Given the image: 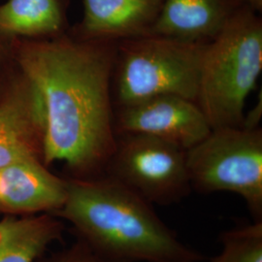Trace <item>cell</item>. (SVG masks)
Instances as JSON below:
<instances>
[{"mask_svg":"<svg viewBox=\"0 0 262 262\" xmlns=\"http://www.w3.org/2000/svg\"><path fill=\"white\" fill-rule=\"evenodd\" d=\"M63 231L61 220L51 214L6 215L0 221V262H35Z\"/></svg>","mask_w":262,"mask_h":262,"instance_id":"obj_12","label":"cell"},{"mask_svg":"<svg viewBox=\"0 0 262 262\" xmlns=\"http://www.w3.org/2000/svg\"><path fill=\"white\" fill-rule=\"evenodd\" d=\"M14 67L12 40L0 34V83Z\"/></svg>","mask_w":262,"mask_h":262,"instance_id":"obj_16","label":"cell"},{"mask_svg":"<svg viewBox=\"0 0 262 262\" xmlns=\"http://www.w3.org/2000/svg\"><path fill=\"white\" fill-rule=\"evenodd\" d=\"M163 1L83 0V19L70 30L79 37L113 42L149 35Z\"/></svg>","mask_w":262,"mask_h":262,"instance_id":"obj_10","label":"cell"},{"mask_svg":"<svg viewBox=\"0 0 262 262\" xmlns=\"http://www.w3.org/2000/svg\"><path fill=\"white\" fill-rule=\"evenodd\" d=\"M104 175L151 205L178 203L192 190L187 150L146 134H118Z\"/></svg>","mask_w":262,"mask_h":262,"instance_id":"obj_6","label":"cell"},{"mask_svg":"<svg viewBox=\"0 0 262 262\" xmlns=\"http://www.w3.org/2000/svg\"><path fill=\"white\" fill-rule=\"evenodd\" d=\"M68 0H7L0 5V34L14 39H49L66 32Z\"/></svg>","mask_w":262,"mask_h":262,"instance_id":"obj_13","label":"cell"},{"mask_svg":"<svg viewBox=\"0 0 262 262\" xmlns=\"http://www.w3.org/2000/svg\"><path fill=\"white\" fill-rule=\"evenodd\" d=\"M191 188L242 197L253 221H262V129L220 127L187 150Z\"/></svg>","mask_w":262,"mask_h":262,"instance_id":"obj_5","label":"cell"},{"mask_svg":"<svg viewBox=\"0 0 262 262\" xmlns=\"http://www.w3.org/2000/svg\"><path fill=\"white\" fill-rule=\"evenodd\" d=\"M67 196L56 214L80 241L110 262H202L154 205L107 176L66 178Z\"/></svg>","mask_w":262,"mask_h":262,"instance_id":"obj_2","label":"cell"},{"mask_svg":"<svg viewBox=\"0 0 262 262\" xmlns=\"http://www.w3.org/2000/svg\"><path fill=\"white\" fill-rule=\"evenodd\" d=\"M45 262H110L88 247L84 242L78 240L77 243L72 245L60 253H56Z\"/></svg>","mask_w":262,"mask_h":262,"instance_id":"obj_15","label":"cell"},{"mask_svg":"<svg viewBox=\"0 0 262 262\" xmlns=\"http://www.w3.org/2000/svg\"><path fill=\"white\" fill-rule=\"evenodd\" d=\"M44 135L41 94L14 63L0 83V168L20 160H43Z\"/></svg>","mask_w":262,"mask_h":262,"instance_id":"obj_7","label":"cell"},{"mask_svg":"<svg viewBox=\"0 0 262 262\" xmlns=\"http://www.w3.org/2000/svg\"><path fill=\"white\" fill-rule=\"evenodd\" d=\"M262 116V97L261 92L259 93V98L257 103L254 105L253 109L244 115L243 123L242 126L244 128L248 129H255L259 127V122Z\"/></svg>","mask_w":262,"mask_h":262,"instance_id":"obj_17","label":"cell"},{"mask_svg":"<svg viewBox=\"0 0 262 262\" xmlns=\"http://www.w3.org/2000/svg\"><path fill=\"white\" fill-rule=\"evenodd\" d=\"M207 44L159 35L117 42L112 77L115 107L163 94L195 102Z\"/></svg>","mask_w":262,"mask_h":262,"instance_id":"obj_4","label":"cell"},{"mask_svg":"<svg viewBox=\"0 0 262 262\" xmlns=\"http://www.w3.org/2000/svg\"><path fill=\"white\" fill-rule=\"evenodd\" d=\"M67 196V181L42 159L20 160L0 168V214L55 215Z\"/></svg>","mask_w":262,"mask_h":262,"instance_id":"obj_9","label":"cell"},{"mask_svg":"<svg viewBox=\"0 0 262 262\" xmlns=\"http://www.w3.org/2000/svg\"><path fill=\"white\" fill-rule=\"evenodd\" d=\"M117 42L79 37L14 39L15 66L34 83L45 110L43 161L68 178L103 176L116 148L112 77Z\"/></svg>","mask_w":262,"mask_h":262,"instance_id":"obj_1","label":"cell"},{"mask_svg":"<svg viewBox=\"0 0 262 262\" xmlns=\"http://www.w3.org/2000/svg\"><path fill=\"white\" fill-rule=\"evenodd\" d=\"M212 130L194 101L163 94L115 107L116 134L137 133L157 137L187 150Z\"/></svg>","mask_w":262,"mask_h":262,"instance_id":"obj_8","label":"cell"},{"mask_svg":"<svg viewBox=\"0 0 262 262\" xmlns=\"http://www.w3.org/2000/svg\"><path fill=\"white\" fill-rule=\"evenodd\" d=\"M249 6H251L253 9L260 12L262 9V0H244Z\"/></svg>","mask_w":262,"mask_h":262,"instance_id":"obj_18","label":"cell"},{"mask_svg":"<svg viewBox=\"0 0 262 262\" xmlns=\"http://www.w3.org/2000/svg\"><path fill=\"white\" fill-rule=\"evenodd\" d=\"M244 0H164L149 35L209 43Z\"/></svg>","mask_w":262,"mask_h":262,"instance_id":"obj_11","label":"cell"},{"mask_svg":"<svg viewBox=\"0 0 262 262\" xmlns=\"http://www.w3.org/2000/svg\"><path fill=\"white\" fill-rule=\"evenodd\" d=\"M220 241L222 252L208 262H262V221L222 232Z\"/></svg>","mask_w":262,"mask_h":262,"instance_id":"obj_14","label":"cell"},{"mask_svg":"<svg viewBox=\"0 0 262 262\" xmlns=\"http://www.w3.org/2000/svg\"><path fill=\"white\" fill-rule=\"evenodd\" d=\"M244 4L207 44L195 103L212 129L240 127L262 70V20Z\"/></svg>","mask_w":262,"mask_h":262,"instance_id":"obj_3","label":"cell"}]
</instances>
